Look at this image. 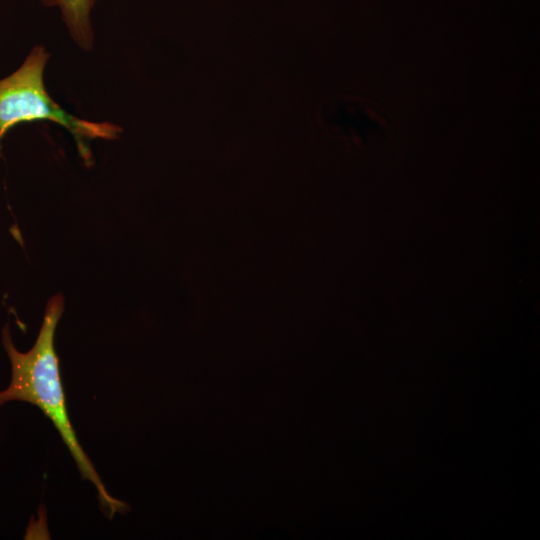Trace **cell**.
Here are the masks:
<instances>
[{
	"label": "cell",
	"instance_id": "obj_1",
	"mask_svg": "<svg viewBox=\"0 0 540 540\" xmlns=\"http://www.w3.org/2000/svg\"><path fill=\"white\" fill-rule=\"evenodd\" d=\"M63 309L64 299L60 294L49 300L36 342L27 352H19L8 327L3 329L2 342L11 362V382L0 392V406L9 401L37 406L52 421L82 477L94 484L101 505L108 512L107 516L112 518L116 513H124L126 504L107 492L80 445L67 413L59 360L54 348L55 329Z\"/></svg>",
	"mask_w": 540,
	"mask_h": 540
},
{
	"label": "cell",
	"instance_id": "obj_2",
	"mask_svg": "<svg viewBox=\"0 0 540 540\" xmlns=\"http://www.w3.org/2000/svg\"><path fill=\"white\" fill-rule=\"evenodd\" d=\"M50 53L35 45L23 64L0 80V156L1 141L10 129L21 123L50 121L65 128L74 138L78 153L92 164L90 141L116 140L123 129L111 122H94L67 112L49 94L44 81Z\"/></svg>",
	"mask_w": 540,
	"mask_h": 540
},
{
	"label": "cell",
	"instance_id": "obj_3",
	"mask_svg": "<svg viewBox=\"0 0 540 540\" xmlns=\"http://www.w3.org/2000/svg\"><path fill=\"white\" fill-rule=\"evenodd\" d=\"M320 121L331 132L357 145L375 144L386 134L383 119L366 102L339 97L326 102Z\"/></svg>",
	"mask_w": 540,
	"mask_h": 540
},
{
	"label": "cell",
	"instance_id": "obj_4",
	"mask_svg": "<svg viewBox=\"0 0 540 540\" xmlns=\"http://www.w3.org/2000/svg\"><path fill=\"white\" fill-rule=\"evenodd\" d=\"M46 7L57 8L71 38L84 51L94 46L91 14L100 0H40Z\"/></svg>",
	"mask_w": 540,
	"mask_h": 540
}]
</instances>
